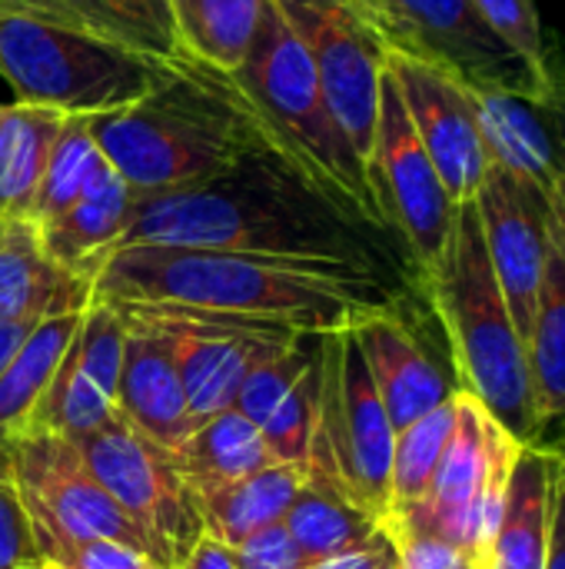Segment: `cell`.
Masks as SVG:
<instances>
[{"mask_svg":"<svg viewBox=\"0 0 565 569\" xmlns=\"http://www.w3.org/2000/svg\"><path fill=\"white\" fill-rule=\"evenodd\" d=\"M303 480H306V470L290 467V463H273L233 483L190 487V490L196 497L203 530L236 550L253 533L273 523H283Z\"/></svg>","mask_w":565,"mask_h":569,"instance_id":"obj_24","label":"cell"},{"mask_svg":"<svg viewBox=\"0 0 565 569\" xmlns=\"http://www.w3.org/2000/svg\"><path fill=\"white\" fill-rule=\"evenodd\" d=\"M3 110H7V103H0V120H3Z\"/></svg>","mask_w":565,"mask_h":569,"instance_id":"obj_47","label":"cell"},{"mask_svg":"<svg viewBox=\"0 0 565 569\" xmlns=\"http://www.w3.org/2000/svg\"><path fill=\"white\" fill-rule=\"evenodd\" d=\"M320 383V417L306 477L336 487L356 507L386 523L396 430L353 330L323 333Z\"/></svg>","mask_w":565,"mask_h":569,"instance_id":"obj_7","label":"cell"},{"mask_svg":"<svg viewBox=\"0 0 565 569\" xmlns=\"http://www.w3.org/2000/svg\"><path fill=\"white\" fill-rule=\"evenodd\" d=\"M320 387L323 383H320V353H316V360L300 377V383L286 393V400L260 427V437H263V443L276 463H290V467L306 470L313 433H316V417H320Z\"/></svg>","mask_w":565,"mask_h":569,"instance_id":"obj_34","label":"cell"},{"mask_svg":"<svg viewBox=\"0 0 565 569\" xmlns=\"http://www.w3.org/2000/svg\"><path fill=\"white\" fill-rule=\"evenodd\" d=\"M270 0H173V23L190 60L236 73L253 47Z\"/></svg>","mask_w":565,"mask_h":569,"instance_id":"obj_28","label":"cell"},{"mask_svg":"<svg viewBox=\"0 0 565 569\" xmlns=\"http://www.w3.org/2000/svg\"><path fill=\"white\" fill-rule=\"evenodd\" d=\"M80 23L127 50L180 60L186 57L173 23V0H67Z\"/></svg>","mask_w":565,"mask_h":569,"instance_id":"obj_30","label":"cell"},{"mask_svg":"<svg viewBox=\"0 0 565 569\" xmlns=\"http://www.w3.org/2000/svg\"><path fill=\"white\" fill-rule=\"evenodd\" d=\"M423 290L450 343L460 390L476 397L519 443H533L529 350L493 273L473 200L456 207L446 250L423 277Z\"/></svg>","mask_w":565,"mask_h":569,"instance_id":"obj_4","label":"cell"},{"mask_svg":"<svg viewBox=\"0 0 565 569\" xmlns=\"http://www.w3.org/2000/svg\"><path fill=\"white\" fill-rule=\"evenodd\" d=\"M90 133L133 197L196 187L276 140L230 73L190 57L143 100L90 117Z\"/></svg>","mask_w":565,"mask_h":569,"instance_id":"obj_3","label":"cell"},{"mask_svg":"<svg viewBox=\"0 0 565 569\" xmlns=\"http://www.w3.org/2000/svg\"><path fill=\"white\" fill-rule=\"evenodd\" d=\"M233 553H236L240 569H306L303 553L296 550V543L283 523H273V527L253 533Z\"/></svg>","mask_w":565,"mask_h":569,"instance_id":"obj_39","label":"cell"},{"mask_svg":"<svg viewBox=\"0 0 565 569\" xmlns=\"http://www.w3.org/2000/svg\"><path fill=\"white\" fill-rule=\"evenodd\" d=\"M123 323H127V340H123L113 410L127 423H133L143 437H150L153 443L173 453L196 430L176 373L173 343L167 333H160L150 323L130 317H123Z\"/></svg>","mask_w":565,"mask_h":569,"instance_id":"obj_18","label":"cell"},{"mask_svg":"<svg viewBox=\"0 0 565 569\" xmlns=\"http://www.w3.org/2000/svg\"><path fill=\"white\" fill-rule=\"evenodd\" d=\"M100 163H103V153L90 133V117H67L47 157V170H43V180L30 210V223L43 227L57 220L83 193V187L90 183Z\"/></svg>","mask_w":565,"mask_h":569,"instance_id":"obj_32","label":"cell"},{"mask_svg":"<svg viewBox=\"0 0 565 569\" xmlns=\"http://www.w3.org/2000/svg\"><path fill=\"white\" fill-rule=\"evenodd\" d=\"M306 569H400V550H396V540L390 537V530L383 527L366 547L350 550L343 557L320 560Z\"/></svg>","mask_w":565,"mask_h":569,"instance_id":"obj_40","label":"cell"},{"mask_svg":"<svg viewBox=\"0 0 565 569\" xmlns=\"http://www.w3.org/2000/svg\"><path fill=\"white\" fill-rule=\"evenodd\" d=\"M70 443L97 483L157 543L167 567L180 569L203 537V517L173 453L143 437L117 410L97 430L73 437Z\"/></svg>","mask_w":565,"mask_h":569,"instance_id":"obj_10","label":"cell"},{"mask_svg":"<svg viewBox=\"0 0 565 569\" xmlns=\"http://www.w3.org/2000/svg\"><path fill=\"white\" fill-rule=\"evenodd\" d=\"M523 447L526 443H519L503 423H496L476 397L460 390L456 430L446 443V453L433 473L426 497L393 513L383 527H406L443 537L453 547L466 550L483 569V557L506 497V483Z\"/></svg>","mask_w":565,"mask_h":569,"instance_id":"obj_8","label":"cell"},{"mask_svg":"<svg viewBox=\"0 0 565 569\" xmlns=\"http://www.w3.org/2000/svg\"><path fill=\"white\" fill-rule=\"evenodd\" d=\"M67 113L37 103H7L0 120V213L30 220L47 157Z\"/></svg>","mask_w":565,"mask_h":569,"instance_id":"obj_25","label":"cell"},{"mask_svg":"<svg viewBox=\"0 0 565 569\" xmlns=\"http://www.w3.org/2000/svg\"><path fill=\"white\" fill-rule=\"evenodd\" d=\"M273 3L293 37L303 43L340 130L370 167L380 117V83L386 73V43L373 30L360 0Z\"/></svg>","mask_w":565,"mask_h":569,"instance_id":"obj_11","label":"cell"},{"mask_svg":"<svg viewBox=\"0 0 565 569\" xmlns=\"http://www.w3.org/2000/svg\"><path fill=\"white\" fill-rule=\"evenodd\" d=\"M556 63V53H553ZM553 93L470 90L486 163L526 177L546 190L565 180V80Z\"/></svg>","mask_w":565,"mask_h":569,"instance_id":"obj_17","label":"cell"},{"mask_svg":"<svg viewBox=\"0 0 565 569\" xmlns=\"http://www.w3.org/2000/svg\"><path fill=\"white\" fill-rule=\"evenodd\" d=\"M390 537L396 540L400 550V569H480V563L466 550L453 547L443 537L406 530V527H393Z\"/></svg>","mask_w":565,"mask_h":569,"instance_id":"obj_38","label":"cell"},{"mask_svg":"<svg viewBox=\"0 0 565 569\" xmlns=\"http://www.w3.org/2000/svg\"><path fill=\"white\" fill-rule=\"evenodd\" d=\"M0 13H20V17H47V20H60V23H80V17L67 7V0H0Z\"/></svg>","mask_w":565,"mask_h":569,"instance_id":"obj_43","label":"cell"},{"mask_svg":"<svg viewBox=\"0 0 565 569\" xmlns=\"http://www.w3.org/2000/svg\"><path fill=\"white\" fill-rule=\"evenodd\" d=\"M10 223H13V220H7V217L0 213V250H3V243H7V233H10Z\"/></svg>","mask_w":565,"mask_h":569,"instance_id":"obj_45","label":"cell"},{"mask_svg":"<svg viewBox=\"0 0 565 569\" xmlns=\"http://www.w3.org/2000/svg\"><path fill=\"white\" fill-rule=\"evenodd\" d=\"M456 393L436 410H430L426 417H420L413 427L396 433L393 473H390V517L426 497L433 473L446 453V443L456 430Z\"/></svg>","mask_w":565,"mask_h":569,"instance_id":"obj_31","label":"cell"},{"mask_svg":"<svg viewBox=\"0 0 565 569\" xmlns=\"http://www.w3.org/2000/svg\"><path fill=\"white\" fill-rule=\"evenodd\" d=\"M40 320H7V323H0V373H3V367L10 363V357L20 350V343L27 340V333L37 327Z\"/></svg>","mask_w":565,"mask_h":569,"instance_id":"obj_44","label":"cell"},{"mask_svg":"<svg viewBox=\"0 0 565 569\" xmlns=\"http://www.w3.org/2000/svg\"><path fill=\"white\" fill-rule=\"evenodd\" d=\"M30 517V533L37 543V553L43 560V567L57 569H167L157 560H150L140 550H130L123 543H110V540H83L73 537L67 530H60L57 523H50L47 517L27 510Z\"/></svg>","mask_w":565,"mask_h":569,"instance_id":"obj_35","label":"cell"},{"mask_svg":"<svg viewBox=\"0 0 565 569\" xmlns=\"http://www.w3.org/2000/svg\"><path fill=\"white\" fill-rule=\"evenodd\" d=\"M43 560L37 553L30 517L20 500L13 463L7 443H0V569H40Z\"/></svg>","mask_w":565,"mask_h":569,"instance_id":"obj_37","label":"cell"},{"mask_svg":"<svg viewBox=\"0 0 565 569\" xmlns=\"http://www.w3.org/2000/svg\"><path fill=\"white\" fill-rule=\"evenodd\" d=\"M386 50L430 63L470 90L553 93L543 80L476 10L473 0H360ZM556 67V63H553Z\"/></svg>","mask_w":565,"mask_h":569,"instance_id":"obj_9","label":"cell"},{"mask_svg":"<svg viewBox=\"0 0 565 569\" xmlns=\"http://www.w3.org/2000/svg\"><path fill=\"white\" fill-rule=\"evenodd\" d=\"M180 569H240L236 567V553L233 547H226L223 540L210 537L203 530V537L193 543V550L186 553V560L180 563Z\"/></svg>","mask_w":565,"mask_h":569,"instance_id":"obj_41","label":"cell"},{"mask_svg":"<svg viewBox=\"0 0 565 569\" xmlns=\"http://www.w3.org/2000/svg\"><path fill=\"white\" fill-rule=\"evenodd\" d=\"M173 460L190 487L233 483L276 463L260 430L236 410H223L196 427L186 443L173 450Z\"/></svg>","mask_w":565,"mask_h":569,"instance_id":"obj_29","label":"cell"},{"mask_svg":"<svg viewBox=\"0 0 565 569\" xmlns=\"http://www.w3.org/2000/svg\"><path fill=\"white\" fill-rule=\"evenodd\" d=\"M320 340H323V333H303L293 343H286L283 350H276L273 357H266L263 363H256L246 373V380L233 400V410L260 430L273 417V410L286 400V393L300 383V377L310 370V363L316 360Z\"/></svg>","mask_w":565,"mask_h":569,"instance_id":"obj_33","label":"cell"},{"mask_svg":"<svg viewBox=\"0 0 565 569\" xmlns=\"http://www.w3.org/2000/svg\"><path fill=\"white\" fill-rule=\"evenodd\" d=\"M556 63H559V70H563V80H565V53L563 57H556Z\"/></svg>","mask_w":565,"mask_h":569,"instance_id":"obj_46","label":"cell"},{"mask_svg":"<svg viewBox=\"0 0 565 569\" xmlns=\"http://www.w3.org/2000/svg\"><path fill=\"white\" fill-rule=\"evenodd\" d=\"M40 569H43V567H40Z\"/></svg>","mask_w":565,"mask_h":569,"instance_id":"obj_49","label":"cell"},{"mask_svg":"<svg viewBox=\"0 0 565 569\" xmlns=\"http://www.w3.org/2000/svg\"><path fill=\"white\" fill-rule=\"evenodd\" d=\"M476 10L483 13V20L543 77V80H556V67H553V50L546 43L543 33V20L533 0H473Z\"/></svg>","mask_w":565,"mask_h":569,"instance_id":"obj_36","label":"cell"},{"mask_svg":"<svg viewBox=\"0 0 565 569\" xmlns=\"http://www.w3.org/2000/svg\"><path fill=\"white\" fill-rule=\"evenodd\" d=\"M526 347L536 403L533 443L565 453V180L553 190L549 257Z\"/></svg>","mask_w":565,"mask_h":569,"instance_id":"obj_20","label":"cell"},{"mask_svg":"<svg viewBox=\"0 0 565 569\" xmlns=\"http://www.w3.org/2000/svg\"><path fill=\"white\" fill-rule=\"evenodd\" d=\"M230 77L260 113L266 130L276 137V143L296 163H303L320 183L386 223L380 217L366 163L340 130L303 43L293 37L273 0L260 17L246 63Z\"/></svg>","mask_w":565,"mask_h":569,"instance_id":"obj_6","label":"cell"},{"mask_svg":"<svg viewBox=\"0 0 565 569\" xmlns=\"http://www.w3.org/2000/svg\"><path fill=\"white\" fill-rule=\"evenodd\" d=\"M180 60L127 50L80 23L0 13V73L17 100L67 117H97L137 103L163 87Z\"/></svg>","mask_w":565,"mask_h":569,"instance_id":"obj_5","label":"cell"},{"mask_svg":"<svg viewBox=\"0 0 565 569\" xmlns=\"http://www.w3.org/2000/svg\"><path fill=\"white\" fill-rule=\"evenodd\" d=\"M90 283L103 303L190 307L296 333L353 330L403 303L400 280L350 263L150 243L110 250Z\"/></svg>","mask_w":565,"mask_h":569,"instance_id":"obj_2","label":"cell"},{"mask_svg":"<svg viewBox=\"0 0 565 569\" xmlns=\"http://www.w3.org/2000/svg\"><path fill=\"white\" fill-rule=\"evenodd\" d=\"M133 200L137 197L130 183L103 160L83 193L57 220L37 227L43 253L63 270L93 280L100 260L120 243L133 213Z\"/></svg>","mask_w":565,"mask_h":569,"instance_id":"obj_22","label":"cell"},{"mask_svg":"<svg viewBox=\"0 0 565 569\" xmlns=\"http://www.w3.org/2000/svg\"><path fill=\"white\" fill-rule=\"evenodd\" d=\"M563 453L526 443L516 457L483 569H543Z\"/></svg>","mask_w":565,"mask_h":569,"instance_id":"obj_21","label":"cell"},{"mask_svg":"<svg viewBox=\"0 0 565 569\" xmlns=\"http://www.w3.org/2000/svg\"><path fill=\"white\" fill-rule=\"evenodd\" d=\"M353 337L396 433L413 427L420 417H426L460 390V383L436 367V360L406 327L400 310L363 317L353 327Z\"/></svg>","mask_w":565,"mask_h":569,"instance_id":"obj_19","label":"cell"},{"mask_svg":"<svg viewBox=\"0 0 565 569\" xmlns=\"http://www.w3.org/2000/svg\"><path fill=\"white\" fill-rule=\"evenodd\" d=\"M93 297V283L73 270L53 263L30 220H13L0 250V323L43 320L70 310H83Z\"/></svg>","mask_w":565,"mask_h":569,"instance_id":"obj_23","label":"cell"},{"mask_svg":"<svg viewBox=\"0 0 565 569\" xmlns=\"http://www.w3.org/2000/svg\"><path fill=\"white\" fill-rule=\"evenodd\" d=\"M473 203L506 307L523 340H529L539 283L549 257L553 190L490 163Z\"/></svg>","mask_w":565,"mask_h":569,"instance_id":"obj_14","label":"cell"},{"mask_svg":"<svg viewBox=\"0 0 565 569\" xmlns=\"http://www.w3.org/2000/svg\"><path fill=\"white\" fill-rule=\"evenodd\" d=\"M123 340H127L123 317L110 303L90 300L47 393L40 397L20 437L53 433L73 440L97 430L113 413Z\"/></svg>","mask_w":565,"mask_h":569,"instance_id":"obj_16","label":"cell"},{"mask_svg":"<svg viewBox=\"0 0 565 569\" xmlns=\"http://www.w3.org/2000/svg\"><path fill=\"white\" fill-rule=\"evenodd\" d=\"M565 569V453L556 477V500H553V530H549V550H546V567Z\"/></svg>","mask_w":565,"mask_h":569,"instance_id":"obj_42","label":"cell"},{"mask_svg":"<svg viewBox=\"0 0 565 569\" xmlns=\"http://www.w3.org/2000/svg\"><path fill=\"white\" fill-rule=\"evenodd\" d=\"M83 310L43 317L27 333L20 350L10 357V363L3 367V373H0V443H10L13 437L23 433L30 413L37 410L40 397L47 393V387L63 360L67 343L77 333Z\"/></svg>","mask_w":565,"mask_h":569,"instance_id":"obj_27","label":"cell"},{"mask_svg":"<svg viewBox=\"0 0 565 569\" xmlns=\"http://www.w3.org/2000/svg\"><path fill=\"white\" fill-rule=\"evenodd\" d=\"M13 480L27 510L47 517L60 530L83 540H110L147 553L167 567L157 543L123 513V507L97 483L67 437L27 433L7 443ZM170 569V567H167Z\"/></svg>","mask_w":565,"mask_h":569,"instance_id":"obj_13","label":"cell"},{"mask_svg":"<svg viewBox=\"0 0 565 569\" xmlns=\"http://www.w3.org/2000/svg\"><path fill=\"white\" fill-rule=\"evenodd\" d=\"M133 243L333 260L400 283L406 267L420 277L386 223L320 183L276 140L196 187L137 197L113 250Z\"/></svg>","mask_w":565,"mask_h":569,"instance_id":"obj_1","label":"cell"},{"mask_svg":"<svg viewBox=\"0 0 565 569\" xmlns=\"http://www.w3.org/2000/svg\"><path fill=\"white\" fill-rule=\"evenodd\" d=\"M43 569H57V567H43Z\"/></svg>","mask_w":565,"mask_h":569,"instance_id":"obj_48","label":"cell"},{"mask_svg":"<svg viewBox=\"0 0 565 569\" xmlns=\"http://www.w3.org/2000/svg\"><path fill=\"white\" fill-rule=\"evenodd\" d=\"M366 170L380 217L403 240L423 280L446 250L456 220V203L446 193L426 147L420 143L390 73H383L380 83L376 140Z\"/></svg>","mask_w":565,"mask_h":569,"instance_id":"obj_12","label":"cell"},{"mask_svg":"<svg viewBox=\"0 0 565 569\" xmlns=\"http://www.w3.org/2000/svg\"><path fill=\"white\" fill-rule=\"evenodd\" d=\"M386 73L393 77L410 123L426 147L453 203H470L486 177V150L473 110L470 87L456 77L386 50Z\"/></svg>","mask_w":565,"mask_h":569,"instance_id":"obj_15","label":"cell"},{"mask_svg":"<svg viewBox=\"0 0 565 569\" xmlns=\"http://www.w3.org/2000/svg\"><path fill=\"white\" fill-rule=\"evenodd\" d=\"M283 527L303 553L306 567L360 550L383 530V523L373 513H366L346 493L316 477L303 480L283 517Z\"/></svg>","mask_w":565,"mask_h":569,"instance_id":"obj_26","label":"cell"}]
</instances>
